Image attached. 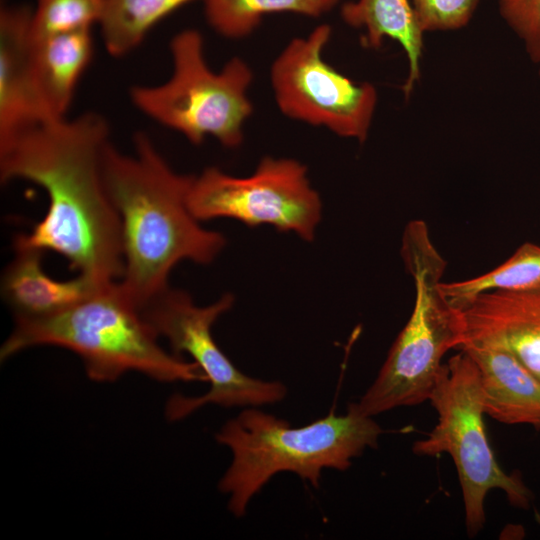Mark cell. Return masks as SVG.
<instances>
[{"instance_id":"cell-1","label":"cell","mask_w":540,"mask_h":540,"mask_svg":"<svg viewBox=\"0 0 540 540\" xmlns=\"http://www.w3.org/2000/svg\"><path fill=\"white\" fill-rule=\"evenodd\" d=\"M109 125L88 112L41 123L0 147L2 183L26 180L47 194L44 217L13 246L54 251L99 282L121 279V222L103 176Z\"/></svg>"},{"instance_id":"cell-2","label":"cell","mask_w":540,"mask_h":540,"mask_svg":"<svg viewBox=\"0 0 540 540\" xmlns=\"http://www.w3.org/2000/svg\"><path fill=\"white\" fill-rule=\"evenodd\" d=\"M102 166L121 222L124 270L119 283L142 310L169 287V274L179 262L209 264L226 239L191 213L187 195L193 175L174 171L145 133L135 135L133 155L109 142Z\"/></svg>"},{"instance_id":"cell-3","label":"cell","mask_w":540,"mask_h":540,"mask_svg":"<svg viewBox=\"0 0 540 540\" xmlns=\"http://www.w3.org/2000/svg\"><path fill=\"white\" fill-rule=\"evenodd\" d=\"M158 338L118 280L56 313L15 317L0 359L32 346L52 345L77 354L88 377L98 382L115 381L128 371L160 382L207 381L195 362L165 351Z\"/></svg>"},{"instance_id":"cell-4","label":"cell","mask_w":540,"mask_h":540,"mask_svg":"<svg viewBox=\"0 0 540 540\" xmlns=\"http://www.w3.org/2000/svg\"><path fill=\"white\" fill-rule=\"evenodd\" d=\"M381 427L350 403L345 415L331 411L308 425L289 422L256 407L229 420L216 440L232 452V462L219 482L229 494L230 512L241 517L250 500L280 472H292L314 488L325 468L344 471L366 448H376Z\"/></svg>"},{"instance_id":"cell-5","label":"cell","mask_w":540,"mask_h":540,"mask_svg":"<svg viewBox=\"0 0 540 540\" xmlns=\"http://www.w3.org/2000/svg\"><path fill=\"white\" fill-rule=\"evenodd\" d=\"M401 256L414 281V308L375 381L358 402L351 403L366 416L429 400L443 367V356L450 349H459L463 339L460 310L441 290L447 263L424 221L407 224Z\"/></svg>"},{"instance_id":"cell-6","label":"cell","mask_w":540,"mask_h":540,"mask_svg":"<svg viewBox=\"0 0 540 540\" xmlns=\"http://www.w3.org/2000/svg\"><path fill=\"white\" fill-rule=\"evenodd\" d=\"M173 71L156 86H134L133 104L158 123L181 133L191 143L214 137L235 148L243 141V128L253 112L247 95L253 80L250 66L230 59L219 72L208 66L201 34L183 30L170 43Z\"/></svg>"},{"instance_id":"cell-7","label":"cell","mask_w":540,"mask_h":540,"mask_svg":"<svg viewBox=\"0 0 540 540\" xmlns=\"http://www.w3.org/2000/svg\"><path fill=\"white\" fill-rule=\"evenodd\" d=\"M443 364L429 401L438 414L427 437L413 444L421 456L447 453L456 466L462 490L467 533L474 537L485 523L489 491L502 490L511 505L528 508L532 493L519 475L506 473L489 445L478 367L465 351Z\"/></svg>"},{"instance_id":"cell-8","label":"cell","mask_w":540,"mask_h":540,"mask_svg":"<svg viewBox=\"0 0 540 540\" xmlns=\"http://www.w3.org/2000/svg\"><path fill=\"white\" fill-rule=\"evenodd\" d=\"M233 304V295L227 293L208 306H197L188 293L168 287L141 310L158 336L168 340L172 353L188 354L210 383V389L197 397L173 395L166 404L169 420L183 419L207 404L257 407L285 398L283 383L242 373L214 340L213 324Z\"/></svg>"},{"instance_id":"cell-9","label":"cell","mask_w":540,"mask_h":540,"mask_svg":"<svg viewBox=\"0 0 540 540\" xmlns=\"http://www.w3.org/2000/svg\"><path fill=\"white\" fill-rule=\"evenodd\" d=\"M187 204L199 221L231 218L248 226L272 225L311 241L322 204L307 168L290 158L264 157L255 171L235 177L216 167L193 179Z\"/></svg>"},{"instance_id":"cell-10","label":"cell","mask_w":540,"mask_h":540,"mask_svg":"<svg viewBox=\"0 0 540 540\" xmlns=\"http://www.w3.org/2000/svg\"><path fill=\"white\" fill-rule=\"evenodd\" d=\"M331 27L321 24L292 39L270 69L275 101L287 117L364 142L377 105L370 83H356L323 59Z\"/></svg>"},{"instance_id":"cell-11","label":"cell","mask_w":540,"mask_h":540,"mask_svg":"<svg viewBox=\"0 0 540 540\" xmlns=\"http://www.w3.org/2000/svg\"><path fill=\"white\" fill-rule=\"evenodd\" d=\"M464 348L507 352L540 380V287L492 290L458 307Z\"/></svg>"},{"instance_id":"cell-12","label":"cell","mask_w":540,"mask_h":540,"mask_svg":"<svg viewBox=\"0 0 540 540\" xmlns=\"http://www.w3.org/2000/svg\"><path fill=\"white\" fill-rule=\"evenodd\" d=\"M31 15L24 6L0 13V147L47 122L31 71Z\"/></svg>"},{"instance_id":"cell-13","label":"cell","mask_w":540,"mask_h":540,"mask_svg":"<svg viewBox=\"0 0 540 540\" xmlns=\"http://www.w3.org/2000/svg\"><path fill=\"white\" fill-rule=\"evenodd\" d=\"M14 251L2 276L1 293L15 317L56 313L108 284L81 274L69 280H56L42 268L43 251L20 247H14Z\"/></svg>"},{"instance_id":"cell-14","label":"cell","mask_w":540,"mask_h":540,"mask_svg":"<svg viewBox=\"0 0 540 540\" xmlns=\"http://www.w3.org/2000/svg\"><path fill=\"white\" fill-rule=\"evenodd\" d=\"M92 54L90 30L31 38V71L47 121L66 118L76 86Z\"/></svg>"},{"instance_id":"cell-15","label":"cell","mask_w":540,"mask_h":540,"mask_svg":"<svg viewBox=\"0 0 540 540\" xmlns=\"http://www.w3.org/2000/svg\"><path fill=\"white\" fill-rule=\"evenodd\" d=\"M475 361L485 414L505 424L540 428V380L511 354L494 349L464 348Z\"/></svg>"},{"instance_id":"cell-16","label":"cell","mask_w":540,"mask_h":540,"mask_svg":"<svg viewBox=\"0 0 540 540\" xmlns=\"http://www.w3.org/2000/svg\"><path fill=\"white\" fill-rule=\"evenodd\" d=\"M343 20L354 28L365 30L363 44L378 48L385 38L397 41L404 49L409 72L403 85L406 97L420 75L423 34L411 0H356L341 8Z\"/></svg>"},{"instance_id":"cell-17","label":"cell","mask_w":540,"mask_h":540,"mask_svg":"<svg viewBox=\"0 0 540 540\" xmlns=\"http://www.w3.org/2000/svg\"><path fill=\"white\" fill-rule=\"evenodd\" d=\"M192 0H105L100 20L104 45L120 57L135 49L152 27Z\"/></svg>"},{"instance_id":"cell-18","label":"cell","mask_w":540,"mask_h":540,"mask_svg":"<svg viewBox=\"0 0 540 540\" xmlns=\"http://www.w3.org/2000/svg\"><path fill=\"white\" fill-rule=\"evenodd\" d=\"M339 0H204L208 23L219 34L231 39L248 36L268 14L291 12L319 17Z\"/></svg>"},{"instance_id":"cell-19","label":"cell","mask_w":540,"mask_h":540,"mask_svg":"<svg viewBox=\"0 0 540 540\" xmlns=\"http://www.w3.org/2000/svg\"><path fill=\"white\" fill-rule=\"evenodd\" d=\"M540 287V246L526 242L506 261L480 276L442 282L441 290L449 301L460 307L468 299L492 290H528Z\"/></svg>"},{"instance_id":"cell-20","label":"cell","mask_w":540,"mask_h":540,"mask_svg":"<svg viewBox=\"0 0 540 540\" xmlns=\"http://www.w3.org/2000/svg\"><path fill=\"white\" fill-rule=\"evenodd\" d=\"M104 6L105 0H37L31 15L30 36L39 39L90 30L100 23Z\"/></svg>"},{"instance_id":"cell-21","label":"cell","mask_w":540,"mask_h":540,"mask_svg":"<svg viewBox=\"0 0 540 540\" xmlns=\"http://www.w3.org/2000/svg\"><path fill=\"white\" fill-rule=\"evenodd\" d=\"M479 0H411L421 30L444 31L465 26Z\"/></svg>"},{"instance_id":"cell-22","label":"cell","mask_w":540,"mask_h":540,"mask_svg":"<svg viewBox=\"0 0 540 540\" xmlns=\"http://www.w3.org/2000/svg\"><path fill=\"white\" fill-rule=\"evenodd\" d=\"M501 16L523 42L540 73V0H497Z\"/></svg>"}]
</instances>
